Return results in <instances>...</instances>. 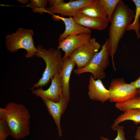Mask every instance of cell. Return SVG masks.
I'll use <instances>...</instances> for the list:
<instances>
[{"label":"cell","mask_w":140,"mask_h":140,"mask_svg":"<svg viewBox=\"0 0 140 140\" xmlns=\"http://www.w3.org/2000/svg\"><path fill=\"white\" fill-rule=\"evenodd\" d=\"M135 16L134 11L123 1L120 0L111 16L109 30V37L106 40L109 55L111 58L114 70V57L119 41Z\"/></svg>","instance_id":"obj_1"},{"label":"cell","mask_w":140,"mask_h":140,"mask_svg":"<svg viewBox=\"0 0 140 140\" xmlns=\"http://www.w3.org/2000/svg\"><path fill=\"white\" fill-rule=\"evenodd\" d=\"M7 111L6 120L11 132L16 139H24L30 133L31 116L29 110L21 104L9 102L5 108Z\"/></svg>","instance_id":"obj_2"},{"label":"cell","mask_w":140,"mask_h":140,"mask_svg":"<svg viewBox=\"0 0 140 140\" xmlns=\"http://www.w3.org/2000/svg\"><path fill=\"white\" fill-rule=\"evenodd\" d=\"M36 48L35 55L44 60L46 67L42 77L30 88L31 90L35 88H42L47 85L55 75L60 73L63 64L60 50L53 48L46 49L41 45H38Z\"/></svg>","instance_id":"obj_3"},{"label":"cell","mask_w":140,"mask_h":140,"mask_svg":"<svg viewBox=\"0 0 140 140\" xmlns=\"http://www.w3.org/2000/svg\"><path fill=\"white\" fill-rule=\"evenodd\" d=\"M34 34L32 30L19 28L15 32L6 36L5 43L7 50L13 52L20 49H25L27 51L25 57H33L37 51L33 39Z\"/></svg>","instance_id":"obj_4"},{"label":"cell","mask_w":140,"mask_h":140,"mask_svg":"<svg viewBox=\"0 0 140 140\" xmlns=\"http://www.w3.org/2000/svg\"><path fill=\"white\" fill-rule=\"evenodd\" d=\"M106 40L101 47V50L94 57L87 66L74 69V73L77 75L89 72L94 79H102L106 76L105 71L109 65V54Z\"/></svg>","instance_id":"obj_5"},{"label":"cell","mask_w":140,"mask_h":140,"mask_svg":"<svg viewBox=\"0 0 140 140\" xmlns=\"http://www.w3.org/2000/svg\"><path fill=\"white\" fill-rule=\"evenodd\" d=\"M110 93L109 101L112 102L121 103L137 96V89L130 83H126L123 78L113 79L109 89Z\"/></svg>","instance_id":"obj_6"},{"label":"cell","mask_w":140,"mask_h":140,"mask_svg":"<svg viewBox=\"0 0 140 140\" xmlns=\"http://www.w3.org/2000/svg\"><path fill=\"white\" fill-rule=\"evenodd\" d=\"M101 48V44L95 38H92L88 43L76 49L69 57L75 62L77 68L85 67L89 64Z\"/></svg>","instance_id":"obj_7"},{"label":"cell","mask_w":140,"mask_h":140,"mask_svg":"<svg viewBox=\"0 0 140 140\" xmlns=\"http://www.w3.org/2000/svg\"><path fill=\"white\" fill-rule=\"evenodd\" d=\"M94 0H76L46 8L47 12L51 14L58 13L63 17H73L82 8L92 4Z\"/></svg>","instance_id":"obj_8"},{"label":"cell","mask_w":140,"mask_h":140,"mask_svg":"<svg viewBox=\"0 0 140 140\" xmlns=\"http://www.w3.org/2000/svg\"><path fill=\"white\" fill-rule=\"evenodd\" d=\"M91 38L90 34L88 33L69 36L59 42L57 48L64 52L63 59L65 58L69 57L78 48L88 43Z\"/></svg>","instance_id":"obj_9"},{"label":"cell","mask_w":140,"mask_h":140,"mask_svg":"<svg viewBox=\"0 0 140 140\" xmlns=\"http://www.w3.org/2000/svg\"><path fill=\"white\" fill-rule=\"evenodd\" d=\"M51 84L46 90L42 88L31 90L32 93L41 98H45L53 101L58 102L62 94V89L60 81V73L55 75L51 79Z\"/></svg>","instance_id":"obj_10"},{"label":"cell","mask_w":140,"mask_h":140,"mask_svg":"<svg viewBox=\"0 0 140 140\" xmlns=\"http://www.w3.org/2000/svg\"><path fill=\"white\" fill-rule=\"evenodd\" d=\"M45 104L50 115L54 120L57 127L59 136L62 135V130L61 125V117L66 110L68 102L63 95L60 101L55 102L45 98L41 99Z\"/></svg>","instance_id":"obj_11"},{"label":"cell","mask_w":140,"mask_h":140,"mask_svg":"<svg viewBox=\"0 0 140 140\" xmlns=\"http://www.w3.org/2000/svg\"><path fill=\"white\" fill-rule=\"evenodd\" d=\"M88 94L90 99L103 103L109 100L110 93L109 90L104 87L101 79L95 80L91 74Z\"/></svg>","instance_id":"obj_12"},{"label":"cell","mask_w":140,"mask_h":140,"mask_svg":"<svg viewBox=\"0 0 140 140\" xmlns=\"http://www.w3.org/2000/svg\"><path fill=\"white\" fill-rule=\"evenodd\" d=\"M53 16V19L61 20L62 21L65 25V30L59 36L58 40L59 42L62 41L69 36L77 35L83 33L90 34L92 32L90 29L78 24L73 17L65 18L58 16Z\"/></svg>","instance_id":"obj_13"},{"label":"cell","mask_w":140,"mask_h":140,"mask_svg":"<svg viewBox=\"0 0 140 140\" xmlns=\"http://www.w3.org/2000/svg\"><path fill=\"white\" fill-rule=\"evenodd\" d=\"M79 24L86 28L101 31L107 27L109 22L108 18L90 17L78 13L73 17Z\"/></svg>","instance_id":"obj_14"},{"label":"cell","mask_w":140,"mask_h":140,"mask_svg":"<svg viewBox=\"0 0 140 140\" xmlns=\"http://www.w3.org/2000/svg\"><path fill=\"white\" fill-rule=\"evenodd\" d=\"M63 64L60 73V81L62 89V95L68 102L70 99L69 81L71 73L75 66V62L70 57L63 59Z\"/></svg>","instance_id":"obj_15"},{"label":"cell","mask_w":140,"mask_h":140,"mask_svg":"<svg viewBox=\"0 0 140 140\" xmlns=\"http://www.w3.org/2000/svg\"><path fill=\"white\" fill-rule=\"evenodd\" d=\"M78 13L92 17L107 18L106 12L100 0H94L92 4L83 7Z\"/></svg>","instance_id":"obj_16"},{"label":"cell","mask_w":140,"mask_h":140,"mask_svg":"<svg viewBox=\"0 0 140 140\" xmlns=\"http://www.w3.org/2000/svg\"><path fill=\"white\" fill-rule=\"evenodd\" d=\"M127 120L131 121L136 124L140 123V109H133L124 112L115 120L111 128L114 131L115 127L119 124Z\"/></svg>","instance_id":"obj_17"},{"label":"cell","mask_w":140,"mask_h":140,"mask_svg":"<svg viewBox=\"0 0 140 140\" xmlns=\"http://www.w3.org/2000/svg\"><path fill=\"white\" fill-rule=\"evenodd\" d=\"M115 106L124 112L133 109H140V96H136L123 102L115 103Z\"/></svg>","instance_id":"obj_18"},{"label":"cell","mask_w":140,"mask_h":140,"mask_svg":"<svg viewBox=\"0 0 140 140\" xmlns=\"http://www.w3.org/2000/svg\"><path fill=\"white\" fill-rule=\"evenodd\" d=\"M136 6V9L134 20L133 22L128 26L127 31L134 30L138 39L140 37V23L139 18L140 16V0H132Z\"/></svg>","instance_id":"obj_19"},{"label":"cell","mask_w":140,"mask_h":140,"mask_svg":"<svg viewBox=\"0 0 140 140\" xmlns=\"http://www.w3.org/2000/svg\"><path fill=\"white\" fill-rule=\"evenodd\" d=\"M48 3L47 0H31L29 6L34 12L43 14L47 12L46 8Z\"/></svg>","instance_id":"obj_20"},{"label":"cell","mask_w":140,"mask_h":140,"mask_svg":"<svg viewBox=\"0 0 140 140\" xmlns=\"http://www.w3.org/2000/svg\"><path fill=\"white\" fill-rule=\"evenodd\" d=\"M106 12L110 22L113 14L120 0H100Z\"/></svg>","instance_id":"obj_21"},{"label":"cell","mask_w":140,"mask_h":140,"mask_svg":"<svg viewBox=\"0 0 140 140\" xmlns=\"http://www.w3.org/2000/svg\"><path fill=\"white\" fill-rule=\"evenodd\" d=\"M5 118H0V140H6L11 135V131Z\"/></svg>","instance_id":"obj_22"},{"label":"cell","mask_w":140,"mask_h":140,"mask_svg":"<svg viewBox=\"0 0 140 140\" xmlns=\"http://www.w3.org/2000/svg\"><path fill=\"white\" fill-rule=\"evenodd\" d=\"M114 131H117V135L115 138L113 140H129L126 139L125 138L124 127L123 126L118 125L115 128ZM100 139L101 140H110L103 136L101 137Z\"/></svg>","instance_id":"obj_23"},{"label":"cell","mask_w":140,"mask_h":140,"mask_svg":"<svg viewBox=\"0 0 140 140\" xmlns=\"http://www.w3.org/2000/svg\"><path fill=\"white\" fill-rule=\"evenodd\" d=\"M48 2L49 7H53L65 2L63 0H48Z\"/></svg>","instance_id":"obj_24"},{"label":"cell","mask_w":140,"mask_h":140,"mask_svg":"<svg viewBox=\"0 0 140 140\" xmlns=\"http://www.w3.org/2000/svg\"><path fill=\"white\" fill-rule=\"evenodd\" d=\"M130 83L136 89H140V76L136 80Z\"/></svg>","instance_id":"obj_25"},{"label":"cell","mask_w":140,"mask_h":140,"mask_svg":"<svg viewBox=\"0 0 140 140\" xmlns=\"http://www.w3.org/2000/svg\"><path fill=\"white\" fill-rule=\"evenodd\" d=\"M134 138L137 140H140V126L137 127Z\"/></svg>","instance_id":"obj_26"},{"label":"cell","mask_w":140,"mask_h":140,"mask_svg":"<svg viewBox=\"0 0 140 140\" xmlns=\"http://www.w3.org/2000/svg\"><path fill=\"white\" fill-rule=\"evenodd\" d=\"M17 1L23 4H25L27 3L29 1L28 0H17Z\"/></svg>","instance_id":"obj_27"},{"label":"cell","mask_w":140,"mask_h":140,"mask_svg":"<svg viewBox=\"0 0 140 140\" xmlns=\"http://www.w3.org/2000/svg\"><path fill=\"white\" fill-rule=\"evenodd\" d=\"M137 95L140 96V89H137Z\"/></svg>","instance_id":"obj_28"}]
</instances>
